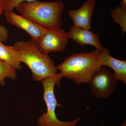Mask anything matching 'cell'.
<instances>
[{"label":"cell","mask_w":126,"mask_h":126,"mask_svg":"<svg viewBox=\"0 0 126 126\" xmlns=\"http://www.w3.org/2000/svg\"><path fill=\"white\" fill-rule=\"evenodd\" d=\"M13 46L21 62L31 70L34 81L41 82L58 73L54 62L48 54L41 51L34 41H20Z\"/></svg>","instance_id":"6da1fadb"},{"label":"cell","mask_w":126,"mask_h":126,"mask_svg":"<svg viewBox=\"0 0 126 126\" xmlns=\"http://www.w3.org/2000/svg\"><path fill=\"white\" fill-rule=\"evenodd\" d=\"M100 52L96 49L90 52L73 54L56 67L63 77L78 84L88 83L93 75L102 67L99 63Z\"/></svg>","instance_id":"7a4b0ae2"},{"label":"cell","mask_w":126,"mask_h":126,"mask_svg":"<svg viewBox=\"0 0 126 126\" xmlns=\"http://www.w3.org/2000/svg\"><path fill=\"white\" fill-rule=\"evenodd\" d=\"M64 9V3L61 0L23 1L16 7L21 15L47 29L61 28Z\"/></svg>","instance_id":"3957f363"},{"label":"cell","mask_w":126,"mask_h":126,"mask_svg":"<svg viewBox=\"0 0 126 126\" xmlns=\"http://www.w3.org/2000/svg\"><path fill=\"white\" fill-rule=\"evenodd\" d=\"M63 78L59 73L41 81L44 88L43 99L46 104L47 111L38 118L37 123L39 126H76L81 120V118L79 117L70 121L63 122L56 116V108L62 106L58 103L54 94V88L56 84L60 87V82Z\"/></svg>","instance_id":"277c9868"},{"label":"cell","mask_w":126,"mask_h":126,"mask_svg":"<svg viewBox=\"0 0 126 126\" xmlns=\"http://www.w3.org/2000/svg\"><path fill=\"white\" fill-rule=\"evenodd\" d=\"M118 81L113 73L106 68L101 67L93 75L88 83L95 96L106 98L114 92Z\"/></svg>","instance_id":"5b68a950"},{"label":"cell","mask_w":126,"mask_h":126,"mask_svg":"<svg viewBox=\"0 0 126 126\" xmlns=\"http://www.w3.org/2000/svg\"><path fill=\"white\" fill-rule=\"evenodd\" d=\"M69 39L67 33L63 29H48L36 43L41 51L48 54L51 52L63 51Z\"/></svg>","instance_id":"8992f818"},{"label":"cell","mask_w":126,"mask_h":126,"mask_svg":"<svg viewBox=\"0 0 126 126\" xmlns=\"http://www.w3.org/2000/svg\"><path fill=\"white\" fill-rule=\"evenodd\" d=\"M4 12L8 23L26 32L31 37V40L35 43H38L47 31V29L24 16L16 14L13 11Z\"/></svg>","instance_id":"52a82bcc"},{"label":"cell","mask_w":126,"mask_h":126,"mask_svg":"<svg viewBox=\"0 0 126 126\" xmlns=\"http://www.w3.org/2000/svg\"><path fill=\"white\" fill-rule=\"evenodd\" d=\"M96 4L94 0H87L78 9L69 11L68 14L73 21L74 26L91 30V19Z\"/></svg>","instance_id":"ba28073f"},{"label":"cell","mask_w":126,"mask_h":126,"mask_svg":"<svg viewBox=\"0 0 126 126\" xmlns=\"http://www.w3.org/2000/svg\"><path fill=\"white\" fill-rule=\"evenodd\" d=\"M67 34L69 39H72L79 45H92L101 52L104 48L99 41L98 35L93 33L91 30L74 26Z\"/></svg>","instance_id":"9c48e42d"},{"label":"cell","mask_w":126,"mask_h":126,"mask_svg":"<svg viewBox=\"0 0 126 126\" xmlns=\"http://www.w3.org/2000/svg\"><path fill=\"white\" fill-rule=\"evenodd\" d=\"M99 63L101 66H107L114 71L118 81L126 84V61L119 60L111 56L109 50L104 48L100 52Z\"/></svg>","instance_id":"30bf717a"},{"label":"cell","mask_w":126,"mask_h":126,"mask_svg":"<svg viewBox=\"0 0 126 126\" xmlns=\"http://www.w3.org/2000/svg\"><path fill=\"white\" fill-rule=\"evenodd\" d=\"M0 60L7 63L16 70L22 68L21 62L13 46L5 45L0 42Z\"/></svg>","instance_id":"8fae6325"},{"label":"cell","mask_w":126,"mask_h":126,"mask_svg":"<svg viewBox=\"0 0 126 126\" xmlns=\"http://www.w3.org/2000/svg\"><path fill=\"white\" fill-rule=\"evenodd\" d=\"M110 13L114 21L120 25L124 35L126 31V9L118 6L111 11Z\"/></svg>","instance_id":"7c38bea8"},{"label":"cell","mask_w":126,"mask_h":126,"mask_svg":"<svg viewBox=\"0 0 126 126\" xmlns=\"http://www.w3.org/2000/svg\"><path fill=\"white\" fill-rule=\"evenodd\" d=\"M16 70L7 63L0 60V85L5 84V79L7 78L15 79L17 77Z\"/></svg>","instance_id":"4fadbf2b"},{"label":"cell","mask_w":126,"mask_h":126,"mask_svg":"<svg viewBox=\"0 0 126 126\" xmlns=\"http://www.w3.org/2000/svg\"><path fill=\"white\" fill-rule=\"evenodd\" d=\"M37 0H4V12L13 11L20 2L23 1H32Z\"/></svg>","instance_id":"5bb4252c"},{"label":"cell","mask_w":126,"mask_h":126,"mask_svg":"<svg viewBox=\"0 0 126 126\" xmlns=\"http://www.w3.org/2000/svg\"><path fill=\"white\" fill-rule=\"evenodd\" d=\"M9 32L4 26L0 24V42L7 41L9 37Z\"/></svg>","instance_id":"9a60e30c"},{"label":"cell","mask_w":126,"mask_h":126,"mask_svg":"<svg viewBox=\"0 0 126 126\" xmlns=\"http://www.w3.org/2000/svg\"><path fill=\"white\" fill-rule=\"evenodd\" d=\"M4 0H0V16L4 13Z\"/></svg>","instance_id":"2e32d148"},{"label":"cell","mask_w":126,"mask_h":126,"mask_svg":"<svg viewBox=\"0 0 126 126\" xmlns=\"http://www.w3.org/2000/svg\"><path fill=\"white\" fill-rule=\"evenodd\" d=\"M120 6L124 9H126V0H122Z\"/></svg>","instance_id":"e0dca14e"},{"label":"cell","mask_w":126,"mask_h":126,"mask_svg":"<svg viewBox=\"0 0 126 126\" xmlns=\"http://www.w3.org/2000/svg\"><path fill=\"white\" fill-rule=\"evenodd\" d=\"M120 126H126V121H124L123 123Z\"/></svg>","instance_id":"ac0fdd59"}]
</instances>
